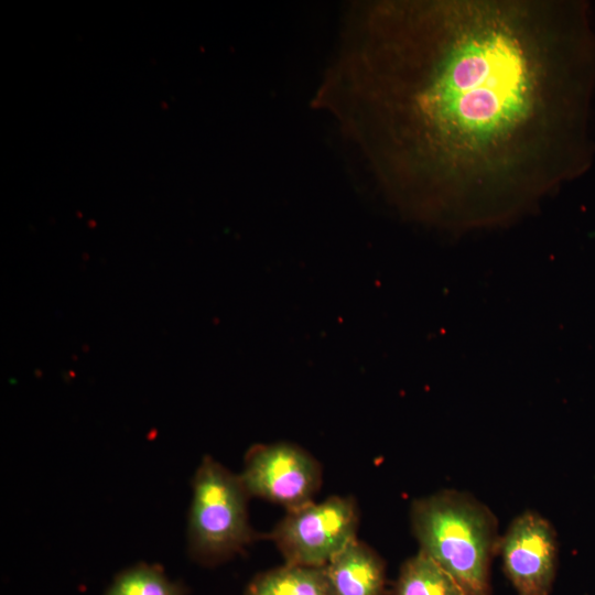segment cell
Returning <instances> with one entry per match:
<instances>
[{"mask_svg": "<svg viewBox=\"0 0 595 595\" xmlns=\"http://www.w3.org/2000/svg\"><path fill=\"white\" fill-rule=\"evenodd\" d=\"M358 527L355 498L335 495L286 510L268 538L284 563L323 567L357 539Z\"/></svg>", "mask_w": 595, "mask_h": 595, "instance_id": "4", "label": "cell"}, {"mask_svg": "<svg viewBox=\"0 0 595 595\" xmlns=\"http://www.w3.org/2000/svg\"><path fill=\"white\" fill-rule=\"evenodd\" d=\"M185 592L160 566L139 563L121 571L104 595H185Z\"/></svg>", "mask_w": 595, "mask_h": 595, "instance_id": "10", "label": "cell"}, {"mask_svg": "<svg viewBox=\"0 0 595 595\" xmlns=\"http://www.w3.org/2000/svg\"><path fill=\"white\" fill-rule=\"evenodd\" d=\"M250 497L294 509L314 500L323 470L303 447L290 442L256 444L244 458L239 474Z\"/></svg>", "mask_w": 595, "mask_h": 595, "instance_id": "5", "label": "cell"}, {"mask_svg": "<svg viewBox=\"0 0 595 595\" xmlns=\"http://www.w3.org/2000/svg\"><path fill=\"white\" fill-rule=\"evenodd\" d=\"M595 31L578 0L350 4L314 97L411 220L508 224L591 166Z\"/></svg>", "mask_w": 595, "mask_h": 595, "instance_id": "1", "label": "cell"}, {"mask_svg": "<svg viewBox=\"0 0 595 595\" xmlns=\"http://www.w3.org/2000/svg\"><path fill=\"white\" fill-rule=\"evenodd\" d=\"M393 595H465L454 578L421 551L400 567Z\"/></svg>", "mask_w": 595, "mask_h": 595, "instance_id": "9", "label": "cell"}, {"mask_svg": "<svg viewBox=\"0 0 595 595\" xmlns=\"http://www.w3.org/2000/svg\"><path fill=\"white\" fill-rule=\"evenodd\" d=\"M325 570L336 595L386 594V563L358 538L340 550Z\"/></svg>", "mask_w": 595, "mask_h": 595, "instance_id": "7", "label": "cell"}, {"mask_svg": "<svg viewBox=\"0 0 595 595\" xmlns=\"http://www.w3.org/2000/svg\"><path fill=\"white\" fill-rule=\"evenodd\" d=\"M498 553L517 595H550L556 575L559 543L554 527L527 510L500 537Z\"/></svg>", "mask_w": 595, "mask_h": 595, "instance_id": "6", "label": "cell"}, {"mask_svg": "<svg viewBox=\"0 0 595 595\" xmlns=\"http://www.w3.org/2000/svg\"><path fill=\"white\" fill-rule=\"evenodd\" d=\"M245 595H336L325 566L284 563L259 573L248 584Z\"/></svg>", "mask_w": 595, "mask_h": 595, "instance_id": "8", "label": "cell"}, {"mask_svg": "<svg viewBox=\"0 0 595 595\" xmlns=\"http://www.w3.org/2000/svg\"><path fill=\"white\" fill-rule=\"evenodd\" d=\"M187 547L203 565L223 563L258 539L249 523L248 494L239 474L204 456L192 478Z\"/></svg>", "mask_w": 595, "mask_h": 595, "instance_id": "3", "label": "cell"}, {"mask_svg": "<svg viewBox=\"0 0 595 595\" xmlns=\"http://www.w3.org/2000/svg\"><path fill=\"white\" fill-rule=\"evenodd\" d=\"M419 551L440 565L465 595H491L490 563L498 553V521L468 493L443 489L411 502Z\"/></svg>", "mask_w": 595, "mask_h": 595, "instance_id": "2", "label": "cell"}]
</instances>
